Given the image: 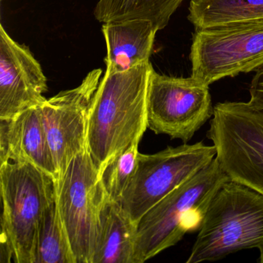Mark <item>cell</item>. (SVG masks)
<instances>
[{
  "instance_id": "obj_1",
  "label": "cell",
  "mask_w": 263,
  "mask_h": 263,
  "mask_svg": "<svg viewBox=\"0 0 263 263\" xmlns=\"http://www.w3.org/2000/svg\"><path fill=\"white\" fill-rule=\"evenodd\" d=\"M150 61L124 72L105 70L90 104L87 149L98 172L147 130Z\"/></svg>"
},
{
  "instance_id": "obj_2",
  "label": "cell",
  "mask_w": 263,
  "mask_h": 263,
  "mask_svg": "<svg viewBox=\"0 0 263 263\" xmlns=\"http://www.w3.org/2000/svg\"><path fill=\"white\" fill-rule=\"evenodd\" d=\"M231 181L216 158L151 209L136 226L134 263H143L199 230L209 204Z\"/></svg>"
},
{
  "instance_id": "obj_3",
  "label": "cell",
  "mask_w": 263,
  "mask_h": 263,
  "mask_svg": "<svg viewBox=\"0 0 263 263\" xmlns=\"http://www.w3.org/2000/svg\"><path fill=\"white\" fill-rule=\"evenodd\" d=\"M251 249L263 255V195L229 181L209 204L186 263L218 261Z\"/></svg>"
},
{
  "instance_id": "obj_4",
  "label": "cell",
  "mask_w": 263,
  "mask_h": 263,
  "mask_svg": "<svg viewBox=\"0 0 263 263\" xmlns=\"http://www.w3.org/2000/svg\"><path fill=\"white\" fill-rule=\"evenodd\" d=\"M1 232L8 236L16 263H35L40 224L56 198L53 177L29 163L0 167Z\"/></svg>"
},
{
  "instance_id": "obj_5",
  "label": "cell",
  "mask_w": 263,
  "mask_h": 263,
  "mask_svg": "<svg viewBox=\"0 0 263 263\" xmlns=\"http://www.w3.org/2000/svg\"><path fill=\"white\" fill-rule=\"evenodd\" d=\"M207 138L231 181L263 195V110L249 102L218 103Z\"/></svg>"
},
{
  "instance_id": "obj_6",
  "label": "cell",
  "mask_w": 263,
  "mask_h": 263,
  "mask_svg": "<svg viewBox=\"0 0 263 263\" xmlns=\"http://www.w3.org/2000/svg\"><path fill=\"white\" fill-rule=\"evenodd\" d=\"M192 78L209 86L263 67V21H241L195 30Z\"/></svg>"
},
{
  "instance_id": "obj_7",
  "label": "cell",
  "mask_w": 263,
  "mask_h": 263,
  "mask_svg": "<svg viewBox=\"0 0 263 263\" xmlns=\"http://www.w3.org/2000/svg\"><path fill=\"white\" fill-rule=\"evenodd\" d=\"M216 156L215 146L203 141L184 143L152 155H138L135 174L121 204L135 224L175 189L209 166Z\"/></svg>"
},
{
  "instance_id": "obj_8",
  "label": "cell",
  "mask_w": 263,
  "mask_h": 263,
  "mask_svg": "<svg viewBox=\"0 0 263 263\" xmlns=\"http://www.w3.org/2000/svg\"><path fill=\"white\" fill-rule=\"evenodd\" d=\"M55 190L58 210L76 263H92L107 194L88 149L72 160Z\"/></svg>"
},
{
  "instance_id": "obj_9",
  "label": "cell",
  "mask_w": 263,
  "mask_h": 263,
  "mask_svg": "<svg viewBox=\"0 0 263 263\" xmlns=\"http://www.w3.org/2000/svg\"><path fill=\"white\" fill-rule=\"evenodd\" d=\"M209 86L192 78L160 74L153 69L147 92V127L189 143L214 114Z\"/></svg>"
},
{
  "instance_id": "obj_10",
  "label": "cell",
  "mask_w": 263,
  "mask_h": 263,
  "mask_svg": "<svg viewBox=\"0 0 263 263\" xmlns=\"http://www.w3.org/2000/svg\"><path fill=\"white\" fill-rule=\"evenodd\" d=\"M102 76L91 70L75 88L60 92L38 106L56 167L58 185L72 160L87 148L90 104Z\"/></svg>"
},
{
  "instance_id": "obj_11",
  "label": "cell",
  "mask_w": 263,
  "mask_h": 263,
  "mask_svg": "<svg viewBox=\"0 0 263 263\" xmlns=\"http://www.w3.org/2000/svg\"><path fill=\"white\" fill-rule=\"evenodd\" d=\"M47 79L25 44L0 24V120H10L46 101Z\"/></svg>"
},
{
  "instance_id": "obj_12",
  "label": "cell",
  "mask_w": 263,
  "mask_h": 263,
  "mask_svg": "<svg viewBox=\"0 0 263 263\" xmlns=\"http://www.w3.org/2000/svg\"><path fill=\"white\" fill-rule=\"evenodd\" d=\"M0 161L29 163L58 178L51 150L37 107L0 120Z\"/></svg>"
},
{
  "instance_id": "obj_13",
  "label": "cell",
  "mask_w": 263,
  "mask_h": 263,
  "mask_svg": "<svg viewBox=\"0 0 263 263\" xmlns=\"http://www.w3.org/2000/svg\"><path fill=\"white\" fill-rule=\"evenodd\" d=\"M106 48V70L127 71L150 61L158 30L146 20L110 22L101 28Z\"/></svg>"
},
{
  "instance_id": "obj_14",
  "label": "cell",
  "mask_w": 263,
  "mask_h": 263,
  "mask_svg": "<svg viewBox=\"0 0 263 263\" xmlns=\"http://www.w3.org/2000/svg\"><path fill=\"white\" fill-rule=\"evenodd\" d=\"M136 226L121 203L109 199L107 195L92 263H134Z\"/></svg>"
},
{
  "instance_id": "obj_15",
  "label": "cell",
  "mask_w": 263,
  "mask_h": 263,
  "mask_svg": "<svg viewBox=\"0 0 263 263\" xmlns=\"http://www.w3.org/2000/svg\"><path fill=\"white\" fill-rule=\"evenodd\" d=\"M185 0H98L93 16L102 24L130 20H146L159 30Z\"/></svg>"
},
{
  "instance_id": "obj_16",
  "label": "cell",
  "mask_w": 263,
  "mask_h": 263,
  "mask_svg": "<svg viewBox=\"0 0 263 263\" xmlns=\"http://www.w3.org/2000/svg\"><path fill=\"white\" fill-rule=\"evenodd\" d=\"M187 20L195 30L229 23L263 21V0H192Z\"/></svg>"
},
{
  "instance_id": "obj_17",
  "label": "cell",
  "mask_w": 263,
  "mask_h": 263,
  "mask_svg": "<svg viewBox=\"0 0 263 263\" xmlns=\"http://www.w3.org/2000/svg\"><path fill=\"white\" fill-rule=\"evenodd\" d=\"M35 263H76L56 198L46 209L40 224Z\"/></svg>"
},
{
  "instance_id": "obj_18",
  "label": "cell",
  "mask_w": 263,
  "mask_h": 263,
  "mask_svg": "<svg viewBox=\"0 0 263 263\" xmlns=\"http://www.w3.org/2000/svg\"><path fill=\"white\" fill-rule=\"evenodd\" d=\"M138 144L128 147L112 157L99 172L100 180L109 199L121 203L138 165Z\"/></svg>"
},
{
  "instance_id": "obj_19",
  "label": "cell",
  "mask_w": 263,
  "mask_h": 263,
  "mask_svg": "<svg viewBox=\"0 0 263 263\" xmlns=\"http://www.w3.org/2000/svg\"><path fill=\"white\" fill-rule=\"evenodd\" d=\"M249 104L258 110H263V67L255 71L249 87Z\"/></svg>"
},
{
  "instance_id": "obj_20",
  "label": "cell",
  "mask_w": 263,
  "mask_h": 263,
  "mask_svg": "<svg viewBox=\"0 0 263 263\" xmlns=\"http://www.w3.org/2000/svg\"><path fill=\"white\" fill-rule=\"evenodd\" d=\"M258 262L263 263V255H260L259 259L258 260Z\"/></svg>"
}]
</instances>
